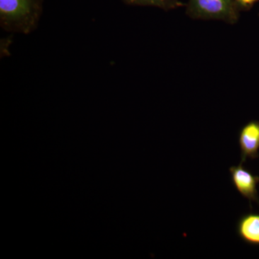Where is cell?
I'll return each instance as SVG.
<instances>
[{
    "label": "cell",
    "mask_w": 259,
    "mask_h": 259,
    "mask_svg": "<svg viewBox=\"0 0 259 259\" xmlns=\"http://www.w3.org/2000/svg\"><path fill=\"white\" fill-rule=\"evenodd\" d=\"M40 15L38 0H0V22L7 31L30 33L36 28Z\"/></svg>",
    "instance_id": "1"
},
{
    "label": "cell",
    "mask_w": 259,
    "mask_h": 259,
    "mask_svg": "<svg viewBox=\"0 0 259 259\" xmlns=\"http://www.w3.org/2000/svg\"><path fill=\"white\" fill-rule=\"evenodd\" d=\"M241 10L236 0H189L186 14L193 20H220L235 25Z\"/></svg>",
    "instance_id": "2"
},
{
    "label": "cell",
    "mask_w": 259,
    "mask_h": 259,
    "mask_svg": "<svg viewBox=\"0 0 259 259\" xmlns=\"http://www.w3.org/2000/svg\"><path fill=\"white\" fill-rule=\"evenodd\" d=\"M230 172L232 182L238 192L250 202H258L257 185L259 182V177L252 175L243 168L242 163L238 166L231 167Z\"/></svg>",
    "instance_id": "3"
},
{
    "label": "cell",
    "mask_w": 259,
    "mask_h": 259,
    "mask_svg": "<svg viewBox=\"0 0 259 259\" xmlns=\"http://www.w3.org/2000/svg\"><path fill=\"white\" fill-rule=\"evenodd\" d=\"M239 145L241 151V163L248 158L258 157L259 122L250 121L240 131Z\"/></svg>",
    "instance_id": "4"
},
{
    "label": "cell",
    "mask_w": 259,
    "mask_h": 259,
    "mask_svg": "<svg viewBox=\"0 0 259 259\" xmlns=\"http://www.w3.org/2000/svg\"><path fill=\"white\" fill-rule=\"evenodd\" d=\"M237 233L245 243L259 245L258 213H248L242 216L237 224Z\"/></svg>",
    "instance_id": "5"
},
{
    "label": "cell",
    "mask_w": 259,
    "mask_h": 259,
    "mask_svg": "<svg viewBox=\"0 0 259 259\" xmlns=\"http://www.w3.org/2000/svg\"><path fill=\"white\" fill-rule=\"evenodd\" d=\"M127 4L137 6L154 7L166 11L186 6L181 0H123Z\"/></svg>",
    "instance_id": "6"
},
{
    "label": "cell",
    "mask_w": 259,
    "mask_h": 259,
    "mask_svg": "<svg viewBox=\"0 0 259 259\" xmlns=\"http://www.w3.org/2000/svg\"><path fill=\"white\" fill-rule=\"evenodd\" d=\"M259 0H236L238 8L241 11H248L254 6Z\"/></svg>",
    "instance_id": "7"
}]
</instances>
